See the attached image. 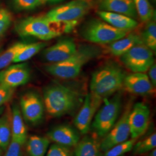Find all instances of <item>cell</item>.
<instances>
[{"label":"cell","instance_id":"1","mask_svg":"<svg viewBox=\"0 0 156 156\" xmlns=\"http://www.w3.org/2000/svg\"><path fill=\"white\" fill-rule=\"evenodd\" d=\"M84 98L77 90L62 84H51L44 90L45 110L52 117L72 114L82 105Z\"/></svg>","mask_w":156,"mask_h":156},{"label":"cell","instance_id":"2","mask_svg":"<svg viewBox=\"0 0 156 156\" xmlns=\"http://www.w3.org/2000/svg\"><path fill=\"white\" fill-rule=\"evenodd\" d=\"M126 73L116 62L109 61L95 71L90 84V93L104 101L115 94L123 87Z\"/></svg>","mask_w":156,"mask_h":156},{"label":"cell","instance_id":"3","mask_svg":"<svg viewBox=\"0 0 156 156\" xmlns=\"http://www.w3.org/2000/svg\"><path fill=\"white\" fill-rule=\"evenodd\" d=\"M100 54L99 48L94 45H83L73 56L63 62L50 64L45 67L47 73L62 79L76 78L84 66Z\"/></svg>","mask_w":156,"mask_h":156},{"label":"cell","instance_id":"4","mask_svg":"<svg viewBox=\"0 0 156 156\" xmlns=\"http://www.w3.org/2000/svg\"><path fill=\"white\" fill-rule=\"evenodd\" d=\"M122 93L117 91L104 101V104L96 112L91 125L95 134L104 137L120 117L122 108Z\"/></svg>","mask_w":156,"mask_h":156},{"label":"cell","instance_id":"5","mask_svg":"<svg viewBox=\"0 0 156 156\" xmlns=\"http://www.w3.org/2000/svg\"><path fill=\"white\" fill-rule=\"evenodd\" d=\"M129 33L115 28L104 21L94 19L83 25L80 34L84 39L90 43L106 45L123 38Z\"/></svg>","mask_w":156,"mask_h":156},{"label":"cell","instance_id":"6","mask_svg":"<svg viewBox=\"0 0 156 156\" xmlns=\"http://www.w3.org/2000/svg\"><path fill=\"white\" fill-rule=\"evenodd\" d=\"M15 30L23 37H32L42 41H49L59 37L51 27L50 21L45 17H29L17 23Z\"/></svg>","mask_w":156,"mask_h":156},{"label":"cell","instance_id":"7","mask_svg":"<svg viewBox=\"0 0 156 156\" xmlns=\"http://www.w3.org/2000/svg\"><path fill=\"white\" fill-rule=\"evenodd\" d=\"M120 57L123 65L133 73H145L154 62V52L144 44L135 46Z\"/></svg>","mask_w":156,"mask_h":156},{"label":"cell","instance_id":"8","mask_svg":"<svg viewBox=\"0 0 156 156\" xmlns=\"http://www.w3.org/2000/svg\"><path fill=\"white\" fill-rule=\"evenodd\" d=\"M89 9L88 1L73 0L52 9L45 16L50 21H79Z\"/></svg>","mask_w":156,"mask_h":156},{"label":"cell","instance_id":"9","mask_svg":"<svg viewBox=\"0 0 156 156\" xmlns=\"http://www.w3.org/2000/svg\"><path fill=\"white\" fill-rule=\"evenodd\" d=\"M132 106L133 102L131 100L126 106L122 115L119 117L111 129L100 143L102 151H106L115 145L128 140L130 137L128 115Z\"/></svg>","mask_w":156,"mask_h":156},{"label":"cell","instance_id":"10","mask_svg":"<svg viewBox=\"0 0 156 156\" xmlns=\"http://www.w3.org/2000/svg\"><path fill=\"white\" fill-rule=\"evenodd\" d=\"M103 102L95 98L90 92L85 95L83 102L73 122L79 133L82 135L87 134L95 115Z\"/></svg>","mask_w":156,"mask_h":156},{"label":"cell","instance_id":"11","mask_svg":"<svg viewBox=\"0 0 156 156\" xmlns=\"http://www.w3.org/2000/svg\"><path fill=\"white\" fill-rule=\"evenodd\" d=\"M20 106L23 117L28 123L37 124L43 119L45 106L43 100L37 93L29 91L23 95Z\"/></svg>","mask_w":156,"mask_h":156},{"label":"cell","instance_id":"12","mask_svg":"<svg viewBox=\"0 0 156 156\" xmlns=\"http://www.w3.org/2000/svg\"><path fill=\"white\" fill-rule=\"evenodd\" d=\"M150 116V109L145 103L138 102L132 106L128 115L131 138L138 139L145 134L149 125Z\"/></svg>","mask_w":156,"mask_h":156},{"label":"cell","instance_id":"13","mask_svg":"<svg viewBox=\"0 0 156 156\" xmlns=\"http://www.w3.org/2000/svg\"><path fill=\"white\" fill-rule=\"evenodd\" d=\"M30 71L26 64H17L0 71V85L16 88L27 83Z\"/></svg>","mask_w":156,"mask_h":156},{"label":"cell","instance_id":"14","mask_svg":"<svg viewBox=\"0 0 156 156\" xmlns=\"http://www.w3.org/2000/svg\"><path fill=\"white\" fill-rule=\"evenodd\" d=\"M77 49L74 40L71 38H66L45 49L42 53L43 57L50 64L57 63L63 62L73 56Z\"/></svg>","mask_w":156,"mask_h":156},{"label":"cell","instance_id":"15","mask_svg":"<svg viewBox=\"0 0 156 156\" xmlns=\"http://www.w3.org/2000/svg\"><path fill=\"white\" fill-rule=\"evenodd\" d=\"M123 86L130 93L143 96L153 93L154 87L147 75L142 73H133L126 75Z\"/></svg>","mask_w":156,"mask_h":156},{"label":"cell","instance_id":"16","mask_svg":"<svg viewBox=\"0 0 156 156\" xmlns=\"http://www.w3.org/2000/svg\"><path fill=\"white\" fill-rule=\"evenodd\" d=\"M47 135L49 140L56 144L68 147H75L80 140L78 130L67 124L59 125L51 129Z\"/></svg>","mask_w":156,"mask_h":156},{"label":"cell","instance_id":"17","mask_svg":"<svg viewBox=\"0 0 156 156\" xmlns=\"http://www.w3.org/2000/svg\"><path fill=\"white\" fill-rule=\"evenodd\" d=\"M101 11L110 12L135 19L138 16L133 0H98Z\"/></svg>","mask_w":156,"mask_h":156},{"label":"cell","instance_id":"18","mask_svg":"<svg viewBox=\"0 0 156 156\" xmlns=\"http://www.w3.org/2000/svg\"><path fill=\"white\" fill-rule=\"evenodd\" d=\"M98 15L104 22L115 28L122 30L130 32L138 26V23L136 20L121 14L100 11Z\"/></svg>","mask_w":156,"mask_h":156},{"label":"cell","instance_id":"19","mask_svg":"<svg viewBox=\"0 0 156 156\" xmlns=\"http://www.w3.org/2000/svg\"><path fill=\"white\" fill-rule=\"evenodd\" d=\"M143 44L140 35L135 33H129L120 39L109 44L108 51L112 55L120 57L136 45Z\"/></svg>","mask_w":156,"mask_h":156},{"label":"cell","instance_id":"20","mask_svg":"<svg viewBox=\"0 0 156 156\" xmlns=\"http://www.w3.org/2000/svg\"><path fill=\"white\" fill-rule=\"evenodd\" d=\"M12 139L24 145L27 140V131L20 109L13 105L11 109Z\"/></svg>","mask_w":156,"mask_h":156},{"label":"cell","instance_id":"21","mask_svg":"<svg viewBox=\"0 0 156 156\" xmlns=\"http://www.w3.org/2000/svg\"><path fill=\"white\" fill-rule=\"evenodd\" d=\"M100 143L93 136L86 135L75 146L73 156H102Z\"/></svg>","mask_w":156,"mask_h":156},{"label":"cell","instance_id":"22","mask_svg":"<svg viewBox=\"0 0 156 156\" xmlns=\"http://www.w3.org/2000/svg\"><path fill=\"white\" fill-rule=\"evenodd\" d=\"M26 144L28 156H45L49 149L50 140L48 137L31 135L27 138Z\"/></svg>","mask_w":156,"mask_h":156},{"label":"cell","instance_id":"23","mask_svg":"<svg viewBox=\"0 0 156 156\" xmlns=\"http://www.w3.org/2000/svg\"><path fill=\"white\" fill-rule=\"evenodd\" d=\"M11 110L8 109L0 117V147L5 151L12 140Z\"/></svg>","mask_w":156,"mask_h":156},{"label":"cell","instance_id":"24","mask_svg":"<svg viewBox=\"0 0 156 156\" xmlns=\"http://www.w3.org/2000/svg\"><path fill=\"white\" fill-rule=\"evenodd\" d=\"M46 44L45 42H39L35 43H25L22 48L17 55L13 62L19 63L26 62L38 53L44 49Z\"/></svg>","mask_w":156,"mask_h":156},{"label":"cell","instance_id":"25","mask_svg":"<svg viewBox=\"0 0 156 156\" xmlns=\"http://www.w3.org/2000/svg\"><path fill=\"white\" fill-rule=\"evenodd\" d=\"M140 38L142 42L147 48L155 52L156 50V23L155 17L147 22Z\"/></svg>","mask_w":156,"mask_h":156},{"label":"cell","instance_id":"26","mask_svg":"<svg viewBox=\"0 0 156 156\" xmlns=\"http://www.w3.org/2000/svg\"><path fill=\"white\" fill-rule=\"evenodd\" d=\"M138 16L143 22L147 23L155 17V12L149 0H133Z\"/></svg>","mask_w":156,"mask_h":156},{"label":"cell","instance_id":"27","mask_svg":"<svg viewBox=\"0 0 156 156\" xmlns=\"http://www.w3.org/2000/svg\"><path fill=\"white\" fill-rule=\"evenodd\" d=\"M25 43L21 42H16L0 54V71L9 66L12 62H13L17 55Z\"/></svg>","mask_w":156,"mask_h":156},{"label":"cell","instance_id":"28","mask_svg":"<svg viewBox=\"0 0 156 156\" xmlns=\"http://www.w3.org/2000/svg\"><path fill=\"white\" fill-rule=\"evenodd\" d=\"M156 134L153 133L144 140L136 142L134 145L133 153L136 155H141L156 149Z\"/></svg>","mask_w":156,"mask_h":156},{"label":"cell","instance_id":"29","mask_svg":"<svg viewBox=\"0 0 156 156\" xmlns=\"http://www.w3.org/2000/svg\"><path fill=\"white\" fill-rule=\"evenodd\" d=\"M137 140V138H131L115 145L105 151L104 156H123L124 154L133 150Z\"/></svg>","mask_w":156,"mask_h":156},{"label":"cell","instance_id":"30","mask_svg":"<svg viewBox=\"0 0 156 156\" xmlns=\"http://www.w3.org/2000/svg\"><path fill=\"white\" fill-rule=\"evenodd\" d=\"M12 15L8 10L0 9V38L2 37L11 25Z\"/></svg>","mask_w":156,"mask_h":156},{"label":"cell","instance_id":"31","mask_svg":"<svg viewBox=\"0 0 156 156\" xmlns=\"http://www.w3.org/2000/svg\"><path fill=\"white\" fill-rule=\"evenodd\" d=\"M46 156H73V153L71 147L54 144L51 145Z\"/></svg>","mask_w":156,"mask_h":156},{"label":"cell","instance_id":"32","mask_svg":"<svg viewBox=\"0 0 156 156\" xmlns=\"http://www.w3.org/2000/svg\"><path fill=\"white\" fill-rule=\"evenodd\" d=\"M12 2L15 8L18 11L34 9L43 3L41 0H12Z\"/></svg>","mask_w":156,"mask_h":156},{"label":"cell","instance_id":"33","mask_svg":"<svg viewBox=\"0 0 156 156\" xmlns=\"http://www.w3.org/2000/svg\"><path fill=\"white\" fill-rule=\"evenodd\" d=\"M23 146L16 140L12 139L9 145L5 150V154L2 156H23Z\"/></svg>","mask_w":156,"mask_h":156},{"label":"cell","instance_id":"34","mask_svg":"<svg viewBox=\"0 0 156 156\" xmlns=\"http://www.w3.org/2000/svg\"><path fill=\"white\" fill-rule=\"evenodd\" d=\"M15 91V88L0 85V108L11 99Z\"/></svg>","mask_w":156,"mask_h":156},{"label":"cell","instance_id":"35","mask_svg":"<svg viewBox=\"0 0 156 156\" xmlns=\"http://www.w3.org/2000/svg\"><path fill=\"white\" fill-rule=\"evenodd\" d=\"M148 77L151 80V83L155 87L156 86V65L153 63L148 69Z\"/></svg>","mask_w":156,"mask_h":156},{"label":"cell","instance_id":"36","mask_svg":"<svg viewBox=\"0 0 156 156\" xmlns=\"http://www.w3.org/2000/svg\"><path fill=\"white\" fill-rule=\"evenodd\" d=\"M156 149L152 150L150 151V154H149V156H156Z\"/></svg>","mask_w":156,"mask_h":156},{"label":"cell","instance_id":"37","mask_svg":"<svg viewBox=\"0 0 156 156\" xmlns=\"http://www.w3.org/2000/svg\"><path fill=\"white\" fill-rule=\"evenodd\" d=\"M2 112H3V108H2V107H1V108H0V115L2 114Z\"/></svg>","mask_w":156,"mask_h":156},{"label":"cell","instance_id":"38","mask_svg":"<svg viewBox=\"0 0 156 156\" xmlns=\"http://www.w3.org/2000/svg\"><path fill=\"white\" fill-rule=\"evenodd\" d=\"M2 151H4L0 147V156H2Z\"/></svg>","mask_w":156,"mask_h":156},{"label":"cell","instance_id":"39","mask_svg":"<svg viewBox=\"0 0 156 156\" xmlns=\"http://www.w3.org/2000/svg\"><path fill=\"white\" fill-rule=\"evenodd\" d=\"M43 2H45V1H57V0H41Z\"/></svg>","mask_w":156,"mask_h":156},{"label":"cell","instance_id":"40","mask_svg":"<svg viewBox=\"0 0 156 156\" xmlns=\"http://www.w3.org/2000/svg\"><path fill=\"white\" fill-rule=\"evenodd\" d=\"M83 1H87V0H83Z\"/></svg>","mask_w":156,"mask_h":156}]
</instances>
